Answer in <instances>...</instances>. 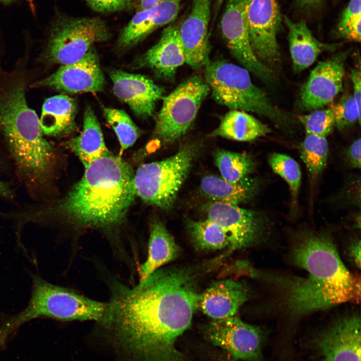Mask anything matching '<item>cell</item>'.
<instances>
[{
  "mask_svg": "<svg viewBox=\"0 0 361 361\" xmlns=\"http://www.w3.org/2000/svg\"><path fill=\"white\" fill-rule=\"evenodd\" d=\"M199 295L188 270L158 269L132 288L117 287L101 323L141 361H190L176 343L191 326Z\"/></svg>",
  "mask_w": 361,
  "mask_h": 361,
  "instance_id": "obj_1",
  "label": "cell"
},
{
  "mask_svg": "<svg viewBox=\"0 0 361 361\" xmlns=\"http://www.w3.org/2000/svg\"><path fill=\"white\" fill-rule=\"evenodd\" d=\"M289 255L293 264L307 275L275 280L282 289V305L288 312L305 315L346 302H359L360 279L345 267L328 236L301 234L293 241Z\"/></svg>",
  "mask_w": 361,
  "mask_h": 361,
  "instance_id": "obj_2",
  "label": "cell"
},
{
  "mask_svg": "<svg viewBox=\"0 0 361 361\" xmlns=\"http://www.w3.org/2000/svg\"><path fill=\"white\" fill-rule=\"evenodd\" d=\"M85 168L81 179L57 205L25 213L26 222L44 223L57 215L84 227L120 224L136 196L132 167L110 152Z\"/></svg>",
  "mask_w": 361,
  "mask_h": 361,
  "instance_id": "obj_3",
  "label": "cell"
},
{
  "mask_svg": "<svg viewBox=\"0 0 361 361\" xmlns=\"http://www.w3.org/2000/svg\"><path fill=\"white\" fill-rule=\"evenodd\" d=\"M24 64L8 71L0 68V133L22 178L35 186L50 178L55 153L28 103L26 91L31 83Z\"/></svg>",
  "mask_w": 361,
  "mask_h": 361,
  "instance_id": "obj_4",
  "label": "cell"
},
{
  "mask_svg": "<svg viewBox=\"0 0 361 361\" xmlns=\"http://www.w3.org/2000/svg\"><path fill=\"white\" fill-rule=\"evenodd\" d=\"M32 278V293L27 306L2 328L0 337L25 322L39 317L63 321L92 320L100 323L103 321L108 303L91 299L50 283L37 275H33Z\"/></svg>",
  "mask_w": 361,
  "mask_h": 361,
  "instance_id": "obj_5",
  "label": "cell"
},
{
  "mask_svg": "<svg viewBox=\"0 0 361 361\" xmlns=\"http://www.w3.org/2000/svg\"><path fill=\"white\" fill-rule=\"evenodd\" d=\"M249 72L245 68L227 61H209L205 65V81L218 103L232 110L263 116L280 127L287 126L288 116L252 82Z\"/></svg>",
  "mask_w": 361,
  "mask_h": 361,
  "instance_id": "obj_6",
  "label": "cell"
},
{
  "mask_svg": "<svg viewBox=\"0 0 361 361\" xmlns=\"http://www.w3.org/2000/svg\"><path fill=\"white\" fill-rule=\"evenodd\" d=\"M196 144L183 145L173 155L145 163L134 173L136 196L161 209H170L186 179L197 153Z\"/></svg>",
  "mask_w": 361,
  "mask_h": 361,
  "instance_id": "obj_7",
  "label": "cell"
},
{
  "mask_svg": "<svg viewBox=\"0 0 361 361\" xmlns=\"http://www.w3.org/2000/svg\"><path fill=\"white\" fill-rule=\"evenodd\" d=\"M110 37L107 25L99 17H60L51 25L39 61L43 65L73 63L82 58L94 44L107 41Z\"/></svg>",
  "mask_w": 361,
  "mask_h": 361,
  "instance_id": "obj_8",
  "label": "cell"
},
{
  "mask_svg": "<svg viewBox=\"0 0 361 361\" xmlns=\"http://www.w3.org/2000/svg\"><path fill=\"white\" fill-rule=\"evenodd\" d=\"M210 88L199 76L190 77L167 96L156 119L154 133L160 142L171 143L185 135L194 121Z\"/></svg>",
  "mask_w": 361,
  "mask_h": 361,
  "instance_id": "obj_9",
  "label": "cell"
},
{
  "mask_svg": "<svg viewBox=\"0 0 361 361\" xmlns=\"http://www.w3.org/2000/svg\"><path fill=\"white\" fill-rule=\"evenodd\" d=\"M251 0H228L220 28L231 53L243 67L266 83L273 80L269 67L254 53L249 40L247 11Z\"/></svg>",
  "mask_w": 361,
  "mask_h": 361,
  "instance_id": "obj_10",
  "label": "cell"
},
{
  "mask_svg": "<svg viewBox=\"0 0 361 361\" xmlns=\"http://www.w3.org/2000/svg\"><path fill=\"white\" fill-rule=\"evenodd\" d=\"M203 333L208 341L226 350L235 360L258 361L261 358L260 330L236 316L213 319L204 326Z\"/></svg>",
  "mask_w": 361,
  "mask_h": 361,
  "instance_id": "obj_11",
  "label": "cell"
},
{
  "mask_svg": "<svg viewBox=\"0 0 361 361\" xmlns=\"http://www.w3.org/2000/svg\"><path fill=\"white\" fill-rule=\"evenodd\" d=\"M207 219L227 233L232 249L249 247L261 240L266 230L265 221L258 213L238 205L213 201L206 208Z\"/></svg>",
  "mask_w": 361,
  "mask_h": 361,
  "instance_id": "obj_12",
  "label": "cell"
},
{
  "mask_svg": "<svg viewBox=\"0 0 361 361\" xmlns=\"http://www.w3.org/2000/svg\"><path fill=\"white\" fill-rule=\"evenodd\" d=\"M281 22L276 0H251L247 11L249 40L255 55L266 66L279 58L277 34Z\"/></svg>",
  "mask_w": 361,
  "mask_h": 361,
  "instance_id": "obj_13",
  "label": "cell"
},
{
  "mask_svg": "<svg viewBox=\"0 0 361 361\" xmlns=\"http://www.w3.org/2000/svg\"><path fill=\"white\" fill-rule=\"evenodd\" d=\"M104 84L99 58L92 48L80 60L61 65L54 73L31 83L30 87L77 93L100 92L103 90Z\"/></svg>",
  "mask_w": 361,
  "mask_h": 361,
  "instance_id": "obj_14",
  "label": "cell"
},
{
  "mask_svg": "<svg viewBox=\"0 0 361 361\" xmlns=\"http://www.w3.org/2000/svg\"><path fill=\"white\" fill-rule=\"evenodd\" d=\"M349 51L335 54L320 62L312 70L300 94L304 110L317 109L331 102L342 89L344 63Z\"/></svg>",
  "mask_w": 361,
  "mask_h": 361,
  "instance_id": "obj_15",
  "label": "cell"
},
{
  "mask_svg": "<svg viewBox=\"0 0 361 361\" xmlns=\"http://www.w3.org/2000/svg\"><path fill=\"white\" fill-rule=\"evenodd\" d=\"M210 15L211 0H193L188 15L177 26L186 63L193 69H198L209 62Z\"/></svg>",
  "mask_w": 361,
  "mask_h": 361,
  "instance_id": "obj_16",
  "label": "cell"
},
{
  "mask_svg": "<svg viewBox=\"0 0 361 361\" xmlns=\"http://www.w3.org/2000/svg\"><path fill=\"white\" fill-rule=\"evenodd\" d=\"M114 94L129 105L136 115L145 118L152 115L164 89L147 77L120 70L110 72Z\"/></svg>",
  "mask_w": 361,
  "mask_h": 361,
  "instance_id": "obj_17",
  "label": "cell"
},
{
  "mask_svg": "<svg viewBox=\"0 0 361 361\" xmlns=\"http://www.w3.org/2000/svg\"><path fill=\"white\" fill-rule=\"evenodd\" d=\"M360 319L340 318L319 337L318 346L324 361H360Z\"/></svg>",
  "mask_w": 361,
  "mask_h": 361,
  "instance_id": "obj_18",
  "label": "cell"
},
{
  "mask_svg": "<svg viewBox=\"0 0 361 361\" xmlns=\"http://www.w3.org/2000/svg\"><path fill=\"white\" fill-rule=\"evenodd\" d=\"M184 0H163L137 11L122 29L118 39L121 48L133 47L158 28L171 24L176 18Z\"/></svg>",
  "mask_w": 361,
  "mask_h": 361,
  "instance_id": "obj_19",
  "label": "cell"
},
{
  "mask_svg": "<svg viewBox=\"0 0 361 361\" xmlns=\"http://www.w3.org/2000/svg\"><path fill=\"white\" fill-rule=\"evenodd\" d=\"M249 291L242 283L231 279L214 282L199 294L198 306L213 319L235 316L248 300Z\"/></svg>",
  "mask_w": 361,
  "mask_h": 361,
  "instance_id": "obj_20",
  "label": "cell"
},
{
  "mask_svg": "<svg viewBox=\"0 0 361 361\" xmlns=\"http://www.w3.org/2000/svg\"><path fill=\"white\" fill-rule=\"evenodd\" d=\"M186 63L177 26L170 24L162 32L158 41L141 57L140 64L158 76L172 80L177 69Z\"/></svg>",
  "mask_w": 361,
  "mask_h": 361,
  "instance_id": "obj_21",
  "label": "cell"
},
{
  "mask_svg": "<svg viewBox=\"0 0 361 361\" xmlns=\"http://www.w3.org/2000/svg\"><path fill=\"white\" fill-rule=\"evenodd\" d=\"M288 29V40L293 69L301 72L311 66L323 51L333 50L334 45L323 43L312 34L304 21L285 20Z\"/></svg>",
  "mask_w": 361,
  "mask_h": 361,
  "instance_id": "obj_22",
  "label": "cell"
},
{
  "mask_svg": "<svg viewBox=\"0 0 361 361\" xmlns=\"http://www.w3.org/2000/svg\"><path fill=\"white\" fill-rule=\"evenodd\" d=\"M76 100L65 94L50 97L44 101L39 118L44 135L61 136L68 134L76 128Z\"/></svg>",
  "mask_w": 361,
  "mask_h": 361,
  "instance_id": "obj_23",
  "label": "cell"
},
{
  "mask_svg": "<svg viewBox=\"0 0 361 361\" xmlns=\"http://www.w3.org/2000/svg\"><path fill=\"white\" fill-rule=\"evenodd\" d=\"M67 145L85 168L110 153L105 145L99 122L90 107L87 106L85 110L81 133L70 140Z\"/></svg>",
  "mask_w": 361,
  "mask_h": 361,
  "instance_id": "obj_24",
  "label": "cell"
},
{
  "mask_svg": "<svg viewBox=\"0 0 361 361\" xmlns=\"http://www.w3.org/2000/svg\"><path fill=\"white\" fill-rule=\"evenodd\" d=\"M148 245V255L140 268V281L175 259L179 252L173 238L159 221L153 222L151 226Z\"/></svg>",
  "mask_w": 361,
  "mask_h": 361,
  "instance_id": "obj_25",
  "label": "cell"
},
{
  "mask_svg": "<svg viewBox=\"0 0 361 361\" xmlns=\"http://www.w3.org/2000/svg\"><path fill=\"white\" fill-rule=\"evenodd\" d=\"M265 124L239 110H231L222 118L217 128L210 134L239 141H250L270 133Z\"/></svg>",
  "mask_w": 361,
  "mask_h": 361,
  "instance_id": "obj_26",
  "label": "cell"
},
{
  "mask_svg": "<svg viewBox=\"0 0 361 361\" xmlns=\"http://www.w3.org/2000/svg\"><path fill=\"white\" fill-rule=\"evenodd\" d=\"M200 187L203 194L213 201L238 205L253 197L257 190V184L249 178L234 184L222 177L209 175L202 178Z\"/></svg>",
  "mask_w": 361,
  "mask_h": 361,
  "instance_id": "obj_27",
  "label": "cell"
},
{
  "mask_svg": "<svg viewBox=\"0 0 361 361\" xmlns=\"http://www.w3.org/2000/svg\"><path fill=\"white\" fill-rule=\"evenodd\" d=\"M215 161L222 177L234 184L243 182L255 167L252 157L245 153L219 150L215 152Z\"/></svg>",
  "mask_w": 361,
  "mask_h": 361,
  "instance_id": "obj_28",
  "label": "cell"
},
{
  "mask_svg": "<svg viewBox=\"0 0 361 361\" xmlns=\"http://www.w3.org/2000/svg\"><path fill=\"white\" fill-rule=\"evenodd\" d=\"M188 228L193 244L198 249L215 250L230 247L225 231L208 219L189 221Z\"/></svg>",
  "mask_w": 361,
  "mask_h": 361,
  "instance_id": "obj_29",
  "label": "cell"
},
{
  "mask_svg": "<svg viewBox=\"0 0 361 361\" xmlns=\"http://www.w3.org/2000/svg\"><path fill=\"white\" fill-rule=\"evenodd\" d=\"M300 157L311 178H316L325 168L328 156L326 137L306 134L299 147Z\"/></svg>",
  "mask_w": 361,
  "mask_h": 361,
  "instance_id": "obj_30",
  "label": "cell"
},
{
  "mask_svg": "<svg viewBox=\"0 0 361 361\" xmlns=\"http://www.w3.org/2000/svg\"><path fill=\"white\" fill-rule=\"evenodd\" d=\"M268 162L273 171L281 177L289 186L291 209H295L301 182V172L298 162L285 154L274 152L268 156Z\"/></svg>",
  "mask_w": 361,
  "mask_h": 361,
  "instance_id": "obj_31",
  "label": "cell"
},
{
  "mask_svg": "<svg viewBox=\"0 0 361 361\" xmlns=\"http://www.w3.org/2000/svg\"><path fill=\"white\" fill-rule=\"evenodd\" d=\"M103 112L117 136L121 151L131 147L138 138L139 130L130 116L122 110L112 108H105Z\"/></svg>",
  "mask_w": 361,
  "mask_h": 361,
  "instance_id": "obj_32",
  "label": "cell"
},
{
  "mask_svg": "<svg viewBox=\"0 0 361 361\" xmlns=\"http://www.w3.org/2000/svg\"><path fill=\"white\" fill-rule=\"evenodd\" d=\"M342 38L355 42L360 41L361 0H350L343 12L337 27Z\"/></svg>",
  "mask_w": 361,
  "mask_h": 361,
  "instance_id": "obj_33",
  "label": "cell"
},
{
  "mask_svg": "<svg viewBox=\"0 0 361 361\" xmlns=\"http://www.w3.org/2000/svg\"><path fill=\"white\" fill-rule=\"evenodd\" d=\"M306 134L326 137L330 134L335 125L334 117L330 108L318 109L298 117Z\"/></svg>",
  "mask_w": 361,
  "mask_h": 361,
  "instance_id": "obj_34",
  "label": "cell"
},
{
  "mask_svg": "<svg viewBox=\"0 0 361 361\" xmlns=\"http://www.w3.org/2000/svg\"><path fill=\"white\" fill-rule=\"evenodd\" d=\"M331 109L335 124L339 130L343 129L356 121L360 123L361 112L350 94L344 95Z\"/></svg>",
  "mask_w": 361,
  "mask_h": 361,
  "instance_id": "obj_35",
  "label": "cell"
},
{
  "mask_svg": "<svg viewBox=\"0 0 361 361\" xmlns=\"http://www.w3.org/2000/svg\"><path fill=\"white\" fill-rule=\"evenodd\" d=\"M94 11L102 13L125 10L132 5L131 0H85Z\"/></svg>",
  "mask_w": 361,
  "mask_h": 361,
  "instance_id": "obj_36",
  "label": "cell"
},
{
  "mask_svg": "<svg viewBox=\"0 0 361 361\" xmlns=\"http://www.w3.org/2000/svg\"><path fill=\"white\" fill-rule=\"evenodd\" d=\"M361 140H355L345 150V157L349 166L352 168H360Z\"/></svg>",
  "mask_w": 361,
  "mask_h": 361,
  "instance_id": "obj_37",
  "label": "cell"
},
{
  "mask_svg": "<svg viewBox=\"0 0 361 361\" xmlns=\"http://www.w3.org/2000/svg\"><path fill=\"white\" fill-rule=\"evenodd\" d=\"M350 77L353 84L352 95L358 110L361 112L360 86L361 75L360 68H355L351 71Z\"/></svg>",
  "mask_w": 361,
  "mask_h": 361,
  "instance_id": "obj_38",
  "label": "cell"
},
{
  "mask_svg": "<svg viewBox=\"0 0 361 361\" xmlns=\"http://www.w3.org/2000/svg\"><path fill=\"white\" fill-rule=\"evenodd\" d=\"M351 257L355 264L359 266L360 264V241L354 242L350 249Z\"/></svg>",
  "mask_w": 361,
  "mask_h": 361,
  "instance_id": "obj_39",
  "label": "cell"
},
{
  "mask_svg": "<svg viewBox=\"0 0 361 361\" xmlns=\"http://www.w3.org/2000/svg\"><path fill=\"white\" fill-rule=\"evenodd\" d=\"M163 0H135L137 11L151 7Z\"/></svg>",
  "mask_w": 361,
  "mask_h": 361,
  "instance_id": "obj_40",
  "label": "cell"
},
{
  "mask_svg": "<svg viewBox=\"0 0 361 361\" xmlns=\"http://www.w3.org/2000/svg\"><path fill=\"white\" fill-rule=\"evenodd\" d=\"M0 196L6 198H11L13 196V192L9 185L2 181H0Z\"/></svg>",
  "mask_w": 361,
  "mask_h": 361,
  "instance_id": "obj_41",
  "label": "cell"
},
{
  "mask_svg": "<svg viewBox=\"0 0 361 361\" xmlns=\"http://www.w3.org/2000/svg\"><path fill=\"white\" fill-rule=\"evenodd\" d=\"M302 5H310L317 3L319 0H298Z\"/></svg>",
  "mask_w": 361,
  "mask_h": 361,
  "instance_id": "obj_42",
  "label": "cell"
},
{
  "mask_svg": "<svg viewBox=\"0 0 361 361\" xmlns=\"http://www.w3.org/2000/svg\"><path fill=\"white\" fill-rule=\"evenodd\" d=\"M224 0H216V9L219 10L220 7L222 6Z\"/></svg>",
  "mask_w": 361,
  "mask_h": 361,
  "instance_id": "obj_43",
  "label": "cell"
},
{
  "mask_svg": "<svg viewBox=\"0 0 361 361\" xmlns=\"http://www.w3.org/2000/svg\"><path fill=\"white\" fill-rule=\"evenodd\" d=\"M27 1L29 2L30 7L31 9V10L32 11L33 13H35V10H34L35 8H34V4L33 3V0H27Z\"/></svg>",
  "mask_w": 361,
  "mask_h": 361,
  "instance_id": "obj_44",
  "label": "cell"
},
{
  "mask_svg": "<svg viewBox=\"0 0 361 361\" xmlns=\"http://www.w3.org/2000/svg\"><path fill=\"white\" fill-rule=\"evenodd\" d=\"M15 0H0V2L5 4H10L13 2Z\"/></svg>",
  "mask_w": 361,
  "mask_h": 361,
  "instance_id": "obj_45",
  "label": "cell"
},
{
  "mask_svg": "<svg viewBox=\"0 0 361 361\" xmlns=\"http://www.w3.org/2000/svg\"><path fill=\"white\" fill-rule=\"evenodd\" d=\"M3 54H4L3 49H2V48L1 47V45H0V63H1V61L3 58Z\"/></svg>",
  "mask_w": 361,
  "mask_h": 361,
  "instance_id": "obj_46",
  "label": "cell"
},
{
  "mask_svg": "<svg viewBox=\"0 0 361 361\" xmlns=\"http://www.w3.org/2000/svg\"><path fill=\"white\" fill-rule=\"evenodd\" d=\"M228 361H238V360H235V359H231V358H229Z\"/></svg>",
  "mask_w": 361,
  "mask_h": 361,
  "instance_id": "obj_47",
  "label": "cell"
}]
</instances>
